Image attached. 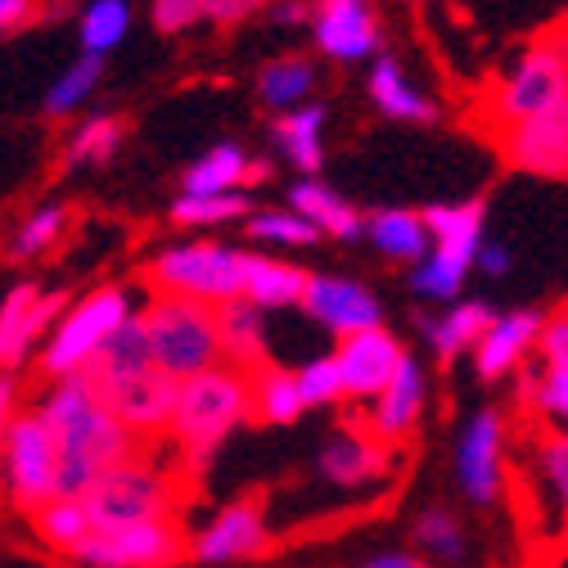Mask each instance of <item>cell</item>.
I'll return each mask as SVG.
<instances>
[{
	"label": "cell",
	"mask_w": 568,
	"mask_h": 568,
	"mask_svg": "<svg viewBox=\"0 0 568 568\" xmlns=\"http://www.w3.org/2000/svg\"><path fill=\"white\" fill-rule=\"evenodd\" d=\"M321 126H325V104H303V109L271 122V145L290 159L303 176H321V163H325Z\"/></svg>",
	"instance_id": "obj_27"
},
{
	"label": "cell",
	"mask_w": 568,
	"mask_h": 568,
	"mask_svg": "<svg viewBox=\"0 0 568 568\" xmlns=\"http://www.w3.org/2000/svg\"><path fill=\"white\" fill-rule=\"evenodd\" d=\"M456 478L474 506H491L506 487V415L474 410L456 443Z\"/></svg>",
	"instance_id": "obj_11"
},
{
	"label": "cell",
	"mask_w": 568,
	"mask_h": 568,
	"mask_svg": "<svg viewBox=\"0 0 568 568\" xmlns=\"http://www.w3.org/2000/svg\"><path fill=\"white\" fill-rule=\"evenodd\" d=\"M145 371H159V357H154V343H150V325H145V312H135L118 338L104 347V357L95 362V379H126V375H145Z\"/></svg>",
	"instance_id": "obj_31"
},
{
	"label": "cell",
	"mask_w": 568,
	"mask_h": 568,
	"mask_svg": "<svg viewBox=\"0 0 568 568\" xmlns=\"http://www.w3.org/2000/svg\"><path fill=\"white\" fill-rule=\"evenodd\" d=\"M303 312L316 325H325L338 343L343 338H357L366 329H384V307L371 294V284L347 280V275H312Z\"/></svg>",
	"instance_id": "obj_13"
},
{
	"label": "cell",
	"mask_w": 568,
	"mask_h": 568,
	"mask_svg": "<svg viewBox=\"0 0 568 568\" xmlns=\"http://www.w3.org/2000/svg\"><path fill=\"white\" fill-rule=\"evenodd\" d=\"M312 87H316V63L307 54H280L257 68V100L280 118L303 109Z\"/></svg>",
	"instance_id": "obj_28"
},
{
	"label": "cell",
	"mask_w": 568,
	"mask_h": 568,
	"mask_svg": "<svg viewBox=\"0 0 568 568\" xmlns=\"http://www.w3.org/2000/svg\"><path fill=\"white\" fill-rule=\"evenodd\" d=\"M321 10H343V6H366V0H316Z\"/></svg>",
	"instance_id": "obj_53"
},
{
	"label": "cell",
	"mask_w": 568,
	"mask_h": 568,
	"mask_svg": "<svg viewBox=\"0 0 568 568\" xmlns=\"http://www.w3.org/2000/svg\"><path fill=\"white\" fill-rule=\"evenodd\" d=\"M87 510L95 519V532H113V528H135V524H172L176 510V478L168 469H159L154 460L135 456L126 465H118L91 496Z\"/></svg>",
	"instance_id": "obj_8"
},
{
	"label": "cell",
	"mask_w": 568,
	"mask_h": 568,
	"mask_svg": "<svg viewBox=\"0 0 568 568\" xmlns=\"http://www.w3.org/2000/svg\"><path fill=\"white\" fill-rule=\"evenodd\" d=\"M271 14H275V23H284V28H298V23L312 28L316 14H321V6H316V0H275Z\"/></svg>",
	"instance_id": "obj_47"
},
{
	"label": "cell",
	"mask_w": 568,
	"mask_h": 568,
	"mask_svg": "<svg viewBox=\"0 0 568 568\" xmlns=\"http://www.w3.org/2000/svg\"><path fill=\"white\" fill-rule=\"evenodd\" d=\"M235 217H253L248 194H176L172 199V222L176 226H226Z\"/></svg>",
	"instance_id": "obj_38"
},
{
	"label": "cell",
	"mask_w": 568,
	"mask_h": 568,
	"mask_svg": "<svg viewBox=\"0 0 568 568\" xmlns=\"http://www.w3.org/2000/svg\"><path fill=\"white\" fill-rule=\"evenodd\" d=\"M262 550H266V519H262L257 501L226 506L190 546V555L199 564H235V559H253Z\"/></svg>",
	"instance_id": "obj_18"
},
{
	"label": "cell",
	"mask_w": 568,
	"mask_h": 568,
	"mask_svg": "<svg viewBox=\"0 0 568 568\" xmlns=\"http://www.w3.org/2000/svg\"><path fill=\"white\" fill-rule=\"evenodd\" d=\"M519 402L532 406L555 434H568V371H550V366H541L537 375L528 371L519 379Z\"/></svg>",
	"instance_id": "obj_37"
},
{
	"label": "cell",
	"mask_w": 568,
	"mask_h": 568,
	"mask_svg": "<svg viewBox=\"0 0 568 568\" xmlns=\"http://www.w3.org/2000/svg\"><path fill=\"white\" fill-rule=\"evenodd\" d=\"M244 231H248L253 240H262V244H280V248H307V244L321 240V231H316L307 217H298L294 207H266V212H253V217L244 222Z\"/></svg>",
	"instance_id": "obj_40"
},
{
	"label": "cell",
	"mask_w": 568,
	"mask_h": 568,
	"mask_svg": "<svg viewBox=\"0 0 568 568\" xmlns=\"http://www.w3.org/2000/svg\"><path fill=\"white\" fill-rule=\"evenodd\" d=\"M222 347H226V366H240V371H262L266 366L262 312L248 298L222 307Z\"/></svg>",
	"instance_id": "obj_32"
},
{
	"label": "cell",
	"mask_w": 568,
	"mask_h": 568,
	"mask_svg": "<svg viewBox=\"0 0 568 568\" xmlns=\"http://www.w3.org/2000/svg\"><path fill=\"white\" fill-rule=\"evenodd\" d=\"M145 280H150V290L163 294V298H190V303H207V307H226V303L244 298L248 253H240L231 244H212V240L172 244L150 262Z\"/></svg>",
	"instance_id": "obj_5"
},
{
	"label": "cell",
	"mask_w": 568,
	"mask_h": 568,
	"mask_svg": "<svg viewBox=\"0 0 568 568\" xmlns=\"http://www.w3.org/2000/svg\"><path fill=\"white\" fill-rule=\"evenodd\" d=\"M316 50L334 63H357V59H379V19L371 6H343V10H321L312 23Z\"/></svg>",
	"instance_id": "obj_20"
},
{
	"label": "cell",
	"mask_w": 568,
	"mask_h": 568,
	"mask_svg": "<svg viewBox=\"0 0 568 568\" xmlns=\"http://www.w3.org/2000/svg\"><path fill=\"white\" fill-rule=\"evenodd\" d=\"M100 393H104L109 410L126 424L140 443L159 438V434H172L176 397H181V384L172 375L145 371V375H126V379H100Z\"/></svg>",
	"instance_id": "obj_12"
},
{
	"label": "cell",
	"mask_w": 568,
	"mask_h": 568,
	"mask_svg": "<svg viewBox=\"0 0 568 568\" xmlns=\"http://www.w3.org/2000/svg\"><path fill=\"white\" fill-rule=\"evenodd\" d=\"M334 357H338V371L347 384V402L375 406L388 393V384L397 379V371L406 362V347L388 329H366L357 338H343L334 347Z\"/></svg>",
	"instance_id": "obj_15"
},
{
	"label": "cell",
	"mask_w": 568,
	"mask_h": 568,
	"mask_svg": "<svg viewBox=\"0 0 568 568\" xmlns=\"http://www.w3.org/2000/svg\"><path fill=\"white\" fill-rule=\"evenodd\" d=\"M366 91L375 100V109L393 122H434L438 118V104L429 95H419L406 73H402V63L393 54H379L375 68H371V78H366Z\"/></svg>",
	"instance_id": "obj_26"
},
{
	"label": "cell",
	"mask_w": 568,
	"mask_h": 568,
	"mask_svg": "<svg viewBox=\"0 0 568 568\" xmlns=\"http://www.w3.org/2000/svg\"><path fill=\"white\" fill-rule=\"evenodd\" d=\"M290 207L298 217H307L321 235H334V240H357L366 235V217L347 199H338L329 185H321L316 176H303L298 185H290Z\"/></svg>",
	"instance_id": "obj_24"
},
{
	"label": "cell",
	"mask_w": 568,
	"mask_h": 568,
	"mask_svg": "<svg viewBox=\"0 0 568 568\" xmlns=\"http://www.w3.org/2000/svg\"><path fill=\"white\" fill-rule=\"evenodd\" d=\"M131 298L126 290H95L87 294L82 303L68 307V316L59 321V329L45 338L41 347V375L50 384L59 379H73V375H87L95 371V362L104 357V347L118 338V329L131 321Z\"/></svg>",
	"instance_id": "obj_7"
},
{
	"label": "cell",
	"mask_w": 568,
	"mask_h": 568,
	"mask_svg": "<svg viewBox=\"0 0 568 568\" xmlns=\"http://www.w3.org/2000/svg\"><path fill=\"white\" fill-rule=\"evenodd\" d=\"M410 537H415V546L424 555H434V559H460L465 555V528H460V519L452 510H424L415 519Z\"/></svg>",
	"instance_id": "obj_41"
},
{
	"label": "cell",
	"mask_w": 568,
	"mask_h": 568,
	"mask_svg": "<svg viewBox=\"0 0 568 568\" xmlns=\"http://www.w3.org/2000/svg\"><path fill=\"white\" fill-rule=\"evenodd\" d=\"M501 140L506 159L519 168V172H532V176H568V100L506 135Z\"/></svg>",
	"instance_id": "obj_17"
},
{
	"label": "cell",
	"mask_w": 568,
	"mask_h": 568,
	"mask_svg": "<svg viewBox=\"0 0 568 568\" xmlns=\"http://www.w3.org/2000/svg\"><path fill=\"white\" fill-rule=\"evenodd\" d=\"M100 78H104V59H100V54H82L73 68H63V78H54V87H50L45 100H41V113H45V118H63V113L82 109V104L95 95Z\"/></svg>",
	"instance_id": "obj_35"
},
{
	"label": "cell",
	"mask_w": 568,
	"mask_h": 568,
	"mask_svg": "<svg viewBox=\"0 0 568 568\" xmlns=\"http://www.w3.org/2000/svg\"><path fill=\"white\" fill-rule=\"evenodd\" d=\"M541 325L546 316L541 312H501L496 316V325L483 334V343L474 347V371L483 384H496V379H506L510 371H519V362L528 357V352L541 343Z\"/></svg>",
	"instance_id": "obj_19"
},
{
	"label": "cell",
	"mask_w": 568,
	"mask_h": 568,
	"mask_svg": "<svg viewBox=\"0 0 568 568\" xmlns=\"http://www.w3.org/2000/svg\"><path fill=\"white\" fill-rule=\"evenodd\" d=\"M266 176H271V163L253 159V168H248V185H257V181H266Z\"/></svg>",
	"instance_id": "obj_52"
},
{
	"label": "cell",
	"mask_w": 568,
	"mask_h": 568,
	"mask_svg": "<svg viewBox=\"0 0 568 568\" xmlns=\"http://www.w3.org/2000/svg\"><path fill=\"white\" fill-rule=\"evenodd\" d=\"M145 325H150V343L159 371L172 375L176 384L207 375L226 366V347H222V307L207 303H190V298H163L154 294L145 307Z\"/></svg>",
	"instance_id": "obj_4"
},
{
	"label": "cell",
	"mask_w": 568,
	"mask_h": 568,
	"mask_svg": "<svg viewBox=\"0 0 568 568\" xmlns=\"http://www.w3.org/2000/svg\"><path fill=\"white\" fill-rule=\"evenodd\" d=\"M59 469H63V447L59 434L41 419V410H23L6 419V487L28 519L59 496Z\"/></svg>",
	"instance_id": "obj_9"
},
{
	"label": "cell",
	"mask_w": 568,
	"mask_h": 568,
	"mask_svg": "<svg viewBox=\"0 0 568 568\" xmlns=\"http://www.w3.org/2000/svg\"><path fill=\"white\" fill-rule=\"evenodd\" d=\"M190 546L194 541H185L176 524H135L95 532L73 559L87 568H172L190 555Z\"/></svg>",
	"instance_id": "obj_10"
},
{
	"label": "cell",
	"mask_w": 568,
	"mask_h": 568,
	"mask_svg": "<svg viewBox=\"0 0 568 568\" xmlns=\"http://www.w3.org/2000/svg\"><path fill=\"white\" fill-rule=\"evenodd\" d=\"M118 145H122V122L113 113H95L73 131V140H68V150H63V163L68 168H100L118 154Z\"/></svg>",
	"instance_id": "obj_36"
},
{
	"label": "cell",
	"mask_w": 568,
	"mask_h": 568,
	"mask_svg": "<svg viewBox=\"0 0 568 568\" xmlns=\"http://www.w3.org/2000/svg\"><path fill=\"white\" fill-rule=\"evenodd\" d=\"M126 28H131V0H87V10L78 19L82 54L109 59V50H118Z\"/></svg>",
	"instance_id": "obj_34"
},
{
	"label": "cell",
	"mask_w": 568,
	"mask_h": 568,
	"mask_svg": "<svg viewBox=\"0 0 568 568\" xmlns=\"http://www.w3.org/2000/svg\"><path fill=\"white\" fill-rule=\"evenodd\" d=\"M262 6H275V0H217V6H212V23H222V28L244 23V19H253Z\"/></svg>",
	"instance_id": "obj_48"
},
{
	"label": "cell",
	"mask_w": 568,
	"mask_h": 568,
	"mask_svg": "<svg viewBox=\"0 0 568 568\" xmlns=\"http://www.w3.org/2000/svg\"><path fill=\"white\" fill-rule=\"evenodd\" d=\"M303 410H307V397L298 388V371H280V366L253 371V419L294 424Z\"/></svg>",
	"instance_id": "obj_33"
},
{
	"label": "cell",
	"mask_w": 568,
	"mask_h": 568,
	"mask_svg": "<svg viewBox=\"0 0 568 568\" xmlns=\"http://www.w3.org/2000/svg\"><path fill=\"white\" fill-rule=\"evenodd\" d=\"M28 524H32L37 541H45L50 550H63V555H78L95 537V519H91L87 501H73V496H54Z\"/></svg>",
	"instance_id": "obj_29"
},
{
	"label": "cell",
	"mask_w": 568,
	"mask_h": 568,
	"mask_svg": "<svg viewBox=\"0 0 568 568\" xmlns=\"http://www.w3.org/2000/svg\"><path fill=\"white\" fill-rule=\"evenodd\" d=\"M37 410L59 434V447H63L59 496L87 501L118 465L140 456V438L109 410V402L100 393V379L91 371L50 384L45 397L37 402Z\"/></svg>",
	"instance_id": "obj_1"
},
{
	"label": "cell",
	"mask_w": 568,
	"mask_h": 568,
	"mask_svg": "<svg viewBox=\"0 0 568 568\" xmlns=\"http://www.w3.org/2000/svg\"><path fill=\"white\" fill-rule=\"evenodd\" d=\"M410 6H424V0H410Z\"/></svg>",
	"instance_id": "obj_54"
},
{
	"label": "cell",
	"mask_w": 568,
	"mask_h": 568,
	"mask_svg": "<svg viewBox=\"0 0 568 568\" xmlns=\"http://www.w3.org/2000/svg\"><path fill=\"white\" fill-rule=\"evenodd\" d=\"M362 568H434V564H429V559H415V555H406V550H393V555L366 559Z\"/></svg>",
	"instance_id": "obj_50"
},
{
	"label": "cell",
	"mask_w": 568,
	"mask_h": 568,
	"mask_svg": "<svg viewBox=\"0 0 568 568\" xmlns=\"http://www.w3.org/2000/svg\"><path fill=\"white\" fill-rule=\"evenodd\" d=\"M483 222H487L483 199L424 207V226H429V235H434V253H429V262H419L410 271V290L419 298L456 307L465 280H469V271L478 266V253H483Z\"/></svg>",
	"instance_id": "obj_3"
},
{
	"label": "cell",
	"mask_w": 568,
	"mask_h": 568,
	"mask_svg": "<svg viewBox=\"0 0 568 568\" xmlns=\"http://www.w3.org/2000/svg\"><path fill=\"white\" fill-rule=\"evenodd\" d=\"M366 235H371V244L384 257L406 262L410 271L419 262H429V253H434V235H429V226H424V212H410V207H379V212H371Z\"/></svg>",
	"instance_id": "obj_22"
},
{
	"label": "cell",
	"mask_w": 568,
	"mask_h": 568,
	"mask_svg": "<svg viewBox=\"0 0 568 568\" xmlns=\"http://www.w3.org/2000/svg\"><path fill=\"white\" fill-rule=\"evenodd\" d=\"M63 231H68V207L63 203L32 207L28 217H23V226H19V235H14V257H37V253L54 248V240Z\"/></svg>",
	"instance_id": "obj_42"
},
{
	"label": "cell",
	"mask_w": 568,
	"mask_h": 568,
	"mask_svg": "<svg viewBox=\"0 0 568 568\" xmlns=\"http://www.w3.org/2000/svg\"><path fill=\"white\" fill-rule=\"evenodd\" d=\"M212 6H217V0H150V19L159 32L181 37L194 23H212Z\"/></svg>",
	"instance_id": "obj_44"
},
{
	"label": "cell",
	"mask_w": 568,
	"mask_h": 568,
	"mask_svg": "<svg viewBox=\"0 0 568 568\" xmlns=\"http://www.w3.org/2000/svg\"><path fill=\"white\" fill-rule=\"evenodd\" d=\"M478 271H487V275H506V271H510V248H506V244H483V253H478Z\"/></svg>",
	"instance_id": "obj_49"
},
{
	"label": "cell",
	"mask_w": 568,
	"mask_h": 568,
	"mask_svg": "<svg viewBox=\"0 0 568 568\" xmlns=\"http://www.w3.org/2000/svg\"><path fill=\"white\" fill-rule=\"evenodd\" d=\"M248 168H253V159L235 140H222L217 150H207L199 163L185 168L181 194H235L240 185H248Z\"/></svg>",
	"instance_id": "obj_30"
},
{
	"label": "cell",
	"mask_w": 568,
	"mask_h": 568,
	"mask_svg": "<svg viewBox=\"0 0 568 568\" xmlns=\"http://www.w3.org/2000/svg\"><path fill=\"white\" fill-rule=\"evenodd\" d=\"M312 275L294 262H275L262 253H248V280H244V298L257 312H280V307H303Z\"/></svg>",
	"instance_id": "obj_25"
},
{
	"label": "cell",
	"mask_w": 568,
	"mask_h": 568,
	"mask_svg": "<svg viewBox=\"0 0 568 568\" xmlns=\"http://www.w3.org/2000/svg\"><path fill=\"white\" fill-rule=\"evenodd\" d=\"M14 371H6V379H0V406H6V419H14Z\"/></svg>",
	"instance_id": "obj_51"
},
{
	"label": "cell",
	"mask_w": 568,
	"mask_h": 568,
	"mask_svg": "<svg viewBox=\"0 0 568 568\" xmlns=\"http://www.w3.org/2000/svg\"><path fill=\"white\" fill-rule=\"evenodd\" d=\"M424 402H429V384H424L419 362L406 352V362H402L397 379H393L388 393L371 406V434L384 438L388 447H393V443H406V438L415 434L419 415H424Z\"/></svg>",
	"instance_id": "obj_21"
},
{
	"label": "cell",
	"mask_w": 568,
	"mask_h": 568,
	"mask_svg": "<svg viewBox=\"0 0 568 568\" xmlns=\"http://www.w3.org/2000/svg\"><path fill=\"white\" fill-rule=\"evenodd\" d=\"M316 469H321L325 483L357 491V487H366V483L388 478V469H393V447H388L384 438H375L371 429H338V434H329V443L321 447Z\"/></svg>",
	"instance_id": "obj_16"
},
{
	"label": "cell",
	"mask_w": 568,
	"mask_h": 568,
	"mask_svg": "<svg viewBox=\"0 0 568 568\" xmlns=\"http://www.w3.org/2000/svg\"><path fill=\"white\" fill-rule=\"evenodd\" d=\"M564 100H568V45L555 37H541L506 68V78L491 87V100L483 113L496 135H506V131L559 109Z\"/></svg>",
	"instance_id": "obj_6"
},
{
	"label": "cell",
	"mask_w": 568,
	"mask_h": 568,
	"mask_svg": "<svg viewBox=\"0 0 568 568\" xmlns=\"http://www.w3.org/2000/svg\"><path fill=\"white\" fill-rule=\"evenodd\" d=\"M491 325H496V312L487 303H478V298H465L443 316H419L424 338H429V347L438 352L443 362H456L460 352H474Z\"/></svg>",
	"instance_id": "obj_23"
},
{
	"label": "cell",
	"mask_w": 568,
	"mask_h": 568,
	"mask_svg": "<svg viewBox=\"0 0 568 568\" xmlns=\"http://www.w3.org/2000/svg\"><path fill=\"white\" fill-rule=\"evenodd\" d=\"M68 316V294H45L37 284H14L0 303V362L6 371H19L23 357L41 334H54Z\"/></svg>",
	"instance_id": "obj_14"
},
{
	"label": "cell",
	"mask_w": 568,
	"mask_h": 568,
	"mask_svg": "<svg viewBox=\"0 0 568 568\" xmlns=\"http://www.w3.org/2000/svg\"><path fill=\"white\" fill-rule=\"evenodd\" d=\"M298 388L307 397V410L312 406H338L347 402V384H343V371H338V357H312L303 371H298Z\"/></svg>",
	"instance_id": "obj_43"
},
{
	"label": "cell",
	"mask_w": 568,
	"mask_h": 568,
	"mask_svg": "<svg viewBox=\"0 0 568 568\" xmlns=\"http://www.w3.org/2000/svg\"><path fill=\"white\" fill-rule=\"evenodd\" d=\"M537 352H541V366H550V371H568V303H559L555 312H546Z\"/></svg>",
	"instance_id": "obj_45"
},
{
	"label": "cell",
	"mask_w": 568,
	"mask_h": 568,
	"mask_svg": "<svg viewBox=\"0 0 568 568\" xmlns=\"http://www.w3.org/2000/svg\"><path fill=\"white\" fill-rule=\"evenodd\" d=\"M37 19H41V0H0V28H6V37L23 32Z\"/></svg>",
	"instance_id": "obj_46"
},
{
	"label": "cell",
	"mask_w": 568,
	"mask_h": 568,
	"mask_svg": "<svg viewBox=\"0 0 568 568\" xmlns=\"http://www.w3.org/2000/svg\"><path fill=\"white\" fill-rule=\"evenodd\" d=\"M244 419H253V371L217 366L207 375L185 379L172 419V443L185 469L199 474L212 460V452L226 443V434Z\"/></svg>",
	"instance_id": "obj_2"
},
{
	"label": "cell",
	"mask_w": 568,
	"mask_h": 568,
	"mask_svg": "<svg viewBox=\"0 0 568 568\" xmlns=\"http://www.w3.org/2000/svg\"><path fill=\"white\" fill-rule=\"evenodd\" d=\"M532 469H537V483L546 487V496L555 501V510L564 515L568 524V434H537L532 443Z\"/></svg>",
	"instance_id": "obj_39"
}]
</instances>
